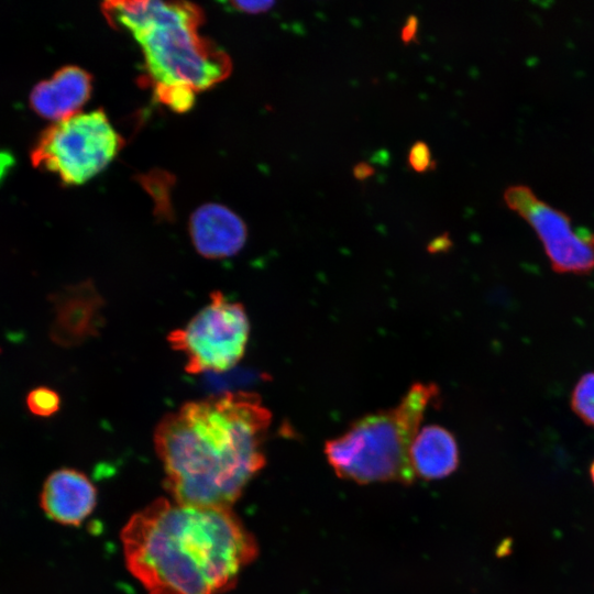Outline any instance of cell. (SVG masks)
Returning <instances> with one entry per match:
<instances>
[{"label":"cell","mask_w":594,"mask_h":594,"mask_svg":"<svg viewBox=\"0 0 594 594\" xmlns=\"http://www.w3.org/2000/svg\"><path fill=\"white\" fill-rule=\"evenodd\" d=\"M590 475H591L592 482L594 483V460L590 466Z\"/></svg>","instance_id":"cell-20"},{"label":"cell","mask_w":594,"mask_h":594,"mask_svg":"<svg viewBox=\"0 0 594 594\" xmlns=\"http://www.w3.org/2000/svg\"><path fill=\"white\" fill-rule=\"evenodd\" d=\"M129 571L147 594H220L257 556V543L231 508L158 498L121 531Z\"/></svg>","instance_id":"cell-2"},{"label":"cell","mask_w":594,"mask_h":594,"mask_svg":"<svg viewBox=\"0 0 594 594\" xmlns=\"http://www.w3.org/2000/svg\"><path fill=\"white\" fill-rule=\"evenodd\" d=\"M352 173L355 179L363 182L375 174V168L369 163L360 162L354 165Z\"/></svg>","instance_id":"cell-18"},{"label":"cell","mask_w":594,"mask_h":594,"mask_svg":"<svg viewBox=\"0 0 594 594\" xmlns=\"http://www.w3.org/2000/svg\"><path fill=\"white\" fill-rule=\"evenodd\" d=\"M25 405L32 415L47 418L59 410L61 396L51 387L37 386L26 394Z\"/></svg>","instance_id":"cell-14"},{"label":"cell","mask_w":594,"mask_h":594,"mask_svg":"<svg viewBox=\"0 0 594 594\" xmlns=\"http://www.w3.org/2000/svg\"><path fill=\"white\" fill-rule=\"evenodd\" d=\"M102 11L113 26L127 30L139 43L154 95L170 89L196 94L231 72L229 56L199 34L204 15L194 3L109 1Z\"/></svg>","instance_id":"cell-3"},{"label":"cell","mask_w":594,"mask_h":594,"mask_svg":"<svg viewBox=\"0 0 594 594\" xmlns=\"http://www.w3.org/2000/svg\"><path fill=\"white\" fill-rule=\"evenodd\" d=\"M123 139L101 110L78 112L45 128L32 145L33 166L66 185H80L103 170L118 155Z\"/></svg>","instance_id":"cell-5"},{"label":"cell","mask_w":594,"mask_h":594,"mask_svg":"<svg viewBox=\"0 0 594 594\" xmlns=\"http://www.w3.org/2000/svg\"><path fill=\"white\" fill-rule=\"evenodd\" d=\"M450 245V240L447 235L438 237L435 239L431 244L429 245L430 250L437 251L440 249H444Z\"/></svg>","instance_id":"cell-19"},{"label":"cell","mask_w":594,"mask_h":594,"mask_svg":"<svg viewBox=\"0 0 594 594\" xmlns=\"http://www.w3.org/2000/svg\"><path fill=\"white\" fill-rule=\"evenodd\" d=\"M96 502V487L84 473L74 469L54 471L41 493V507L47 517L69 526H79L91 514Z\"/></svg>","instance_id":"cell-10"},{"label":"cell","mask_w":594,"mask_h":594,"mask_svg":"<svg viewBox=\"0 0 594 594\" xmlns=\"http://www.w3.org/2000/svg\"><path fill=\"white\" fill-rule=\"evenodd\" d=\"M418 25L419 20L416 15L410 14L407 16L400 32V38L404 44H409L416 38Z\"/></svg>","instance_id":"cell-17"},{"label":"cell","mask_w":594,"mask_h":594,"mask_svg":"<svg viewBox=\"0 0 594 594\" xmlns=\"http://www.w3.org/2000/svg\"><path fill=\"white\" fill-rule=\"evenodd\" d=\"M570 407L585 425L594 428V371L583 374L575 383Z\"/></svg>","instance_id":"cell-13"},{"label":"cell","mask_w":594,"mask_h":594,"mask_svg":"<svg viewBox=\"0 0 594 594\" xmlns=\"http://www.w3.org/2000/svg\"><path fill=\"white\" fill-rule=\"evenodd\" d=\"M415 475L424 480L443 479L459 465V448L453 435L438 425H429L416 435L409 451Z\"/></svg>","instance_id":"cell-12"},{"label":"cell","mask_w":594,"mask_h":594,"mask_svg":"<svg viewBox=\"0 0 594 594\" xmlns=\"http://www.w3.org/2000/svg\"><path fill=\"white\" fill-rule=\"evenodd\" d=\"M52 301L55 318L50 333L56 344L73 346L95 332L101 300L90 283L68 287Z\"/></svg>","instance_id":"cell-11"},{"label":"cell","mask_w":594,"mask_h":594,"mask_svg":"<svg viewBox=\"0 0 594 594\" xmlns=\"http://www.w3.org/2000/svg\"><path fill=\"white\" fill-rule=\"evenodd\" d=\"M408 164L417 173H424L435 165L426 142L417 141L411 145L408 153Z\"/></svg>","instance_id":"cell-15"},{"label":"cell","mask_w":594,"mask_h":594,"mask_svg":"<svg viewBox=\"0 0 594 594\" xmlns=\"http://www.w3.org/2000/svg\"><path fill=\"white\" fill-rule=\"evenodd\" d=\"M271 411L252 392L188 402L155 427L154 446L174 502L231 508L265 465Z\"/></svg>","instance_id":"cell-1"},{"label":"cell","mask_w":594,"mask_h":594,"mask_svg":"<svg viewBox=\"0 0 594 594\" xmlns=\"http://www.w3.org/2000/svg\"><path fill=\"white\" fill-rule=\"evenodd\" d=\"M250 322L242 304L229 300L221 292L210 294V302L185 327L172 331L167 341L183 353L189 374L224 372L244 355Z\"/></svg>","instance_id":"cell-6"},{"label":"cell","mask_w":594,"mask_h":594,"mask_svg":"<svg viewBox=\"0 0 594 594\" xmlns=\"http://www.w3.org/2000/svg\"><path fill=\"white\" fill-rule=\"evenodd\" d=\"M432 384L416 383L393 408L366 415L328 440L324 454L336 474L359 484H411L409 451L428 406L438 397Z\"/></svg>","instance_id":"cell-4"},{"label":"cell","mask_w":594,"mask_h":594,"mask_svg":"<svg viewBox=\"0 0 594 594\" xmlns=\"http://www.w3.org/2000/svg\"><path fill=\"white\" fill-rule=\"evenodd\" d=\"M230 4L233 7V9L245 12V13H262L268 11L274 4V1H231Z\"/></svg>","instance_id":"cell-16"},{"label":"cell","mask_w":594,"mask_h":594,"mask_svg":"<svg viewBox=\"0 0 594 594\" xmlns=\"http://www.w3.org/2000/svg\"><path fill=\"white\" fill-rule=\"evenodd\" d=\"M504 200L534 229L554 272L585 275L594 271L593 230L574 227L565 212L525 185L508 187Z\"/></svg>","instance_id":"cell-7"},{"label":"cell","mask_w":594,"mask_h":594,"mask_svg":"<svg viewBox=\"0 0 594 594\" xmlns=\"http://www.w3.org/2000/svg\"><path fill=\"white\" fill-rule=\"evenodd\" d=\"M91 90V75L79 66L67 65L33 86L30 105L41 117L59 121L78 113Z\"/></svg>","instance_id":"cell-9"},{"label":"cell","mask_w":594,"mask_h":594,"mask_svg":"<svg viewBox=\"0 0 594 594\" xmlns=\"http://www.w3.org/2000/svg\"><path fill=\"white\" fill-rule=\"evenodd\" d=\"M189 234L196 251L206 258L218 260L235 255L248 237L243 220L220 204H205L189 220Z\"/></svg>","instance_id":"cell-8"}]
</instances>
